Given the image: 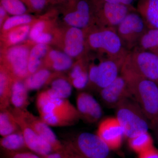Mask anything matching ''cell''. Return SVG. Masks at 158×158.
I'll list each match as a JSON object with an SVG mask.
<instances>
[{"label":"cell","instance_id":"obj_1","mask_svg":"<svg viewBox=\"0 0 158 158\" xmlns=\"http://www.w3.org/2000/svg\"><path fill=\"white\" fill-rule=\"evenodd\" d=\"M36 106L40 117L49 126L62 127L75 124L81 119L77 107L50 88L37 95Z\"/></svg>","mask_w":158,"mask_h":158},{"label":"cell","instance_id":"obj_2","mask_svg":"<svg viewBox=\"0 0 158 158\" xmlns=\"http://www.w3.org/2000/svg\"><path fill=\"white\" fill-rule=\"evenodd\" d=\"M85 31L89 52L108 59L124 61L129 52L123 44L116 29L94 25Z\"/></svg>","mask_w":158,"mask_h":158},{"label":"cell","instance_id":"obj_3","mask_svg":"<svg viewBox=\"0 0 158 158\" xmlns=\"http://www.w3.org/2000/svg\"><path fill=\"white\" fill-rule=\"evenodd\" d=\"M132 97L139 105L150 123L158 119V85L156 82L121 70Z\"/></svg>","mask_w":158,"mask_h":158},{"label":"cell","instance_id":"obj_4","mask_svg":"<svg viewBox=\"0 0 158 158\" xmlns=\"http://www.w3.org/2000/svg\"><path fill=\"white\" fill-rule=\"evenodd\" d=\"M54 6L60 24L84 30L95 25L94 0H70Z\"/></svg>","mask_w":158,"mask_h":158},{"label":"cell","instance_id":"obj_5","mask_svg":"<svg viewBox=\"0 0 158 158\" xmlns=\"http://www.w3.org/2000/svg\"><path fill=\"white\" fill-rule=\"evenodd\" d=\"M51 46L75 60L87 57L89 52L85 30L60 24L55 31Z\"/></svg>","mask_w":158,"mask_h":158},{"label":"cell","instance_id":"obj_6","mask_svg":"<svg viewBox=\"0 0 158 158\" xmlns=\"http://www.w3.org/2000/svg\"><path fill=\"white\" fill-rule=\"evenodd\" d=\"M89 82L88 86L100 91L116 80L124 61L108 59L93 53L88 55Z\"/></svg>","mask_w":158,"mask_h":158},{"label":"cell","instance_id":"obj_7","mask_svg":"<svg viewBox=\"0 0 158 158\" xmlns=\"http://www.w3.org/2000/svg\"><path fill=\"white\" fill-rule=\"evenodd\" d=\"M131 98L125 99L116 109V117L128 139L148 132L151 126L138 103Z\"/></svg>","mask_w":158,"mask_h":158},{"label":"cell","instance_id":"obj_8","mask_svg":"<svg viewBox=\"0 0 158 158\" xmlns=\"http://www.w3.org/2000/svg\"><path fill=\"white\" fill-rule=\"evenodd\" d=\"M34 44L28 39L20 44L0 49V65L9 72L14 80L24 81L29 76V55Z\"/></svg>","mask_w":158,"mask_h":158},{"label":"cell","instance_id":"obj_9","mask_svg":"<svg viewBox=\"0 0 158 158\" xmlns=\"http://www.w3.org/2000/svg\"><path fill=\"white\" fill-rule=\"evenodd\" d=\"M121 70L151 80L158 85V55L148 51L133 50L126 57Z\"/></svg>","mask_w":158,"mask_h":158},{"label":"cell","instance_id":"obj_10","mask_svg":"<svg viewBox=\"0 0 158 158\" xmlns=\"http://www.w3.org/2000/svg\"><path fill=\"white\" fill-rule=\"evenodd\" d=\"M63 144L82 158H112L111 149L97 134L81 133Z\"/></svg>","mask_w":158,"mask_h":158},{"label":"cell","instance_id":"obj_11","mask_svg":"<svg viewBox=\"0 0 158 158\" xmlns=\"http://www.w3.org/2000/svg\"><path fill=\"white\" fill-rule=\"evenodd\" d=\"M94 1L95 25L100 27L116 29L127 15L135 10L132 6L106 2L100 0Z\"/></svg>","mask_w":158,"mask_h":158},{"label":"cell","instance_id":"obj_12","mask_svg":"<svg viewBox=\"0 0 158 158\" xmlns=\"http://www.w3.org/2000/svg\"><path fill=\"white\" fill-rule=\"evenodd\" d=\"M148 29L141 15L137 10H134L127 15L116 30L124 47L131 52L135 48Z\"/></svg>","mask_w":158,"mask_h":158},{"label":"cell","instance_id":"obj_13","mask_svg":"<svg viewBox=\"0 0 158 158\" xmlns=\"http://www.w3.org/2000/svg\"><path fill=\"white\" fill-rule=\"evenodd\" d=\"M11 110L19 115L30 127L47 141L50 144L54 152L64 149L63 144L58 140L49 126L43 121L40 117L34 116L26 109L14 108Z\"/></svg>","mask_w":158,"mask_h":158},{"label":"cell","instance_id":"obj_14","mask_svg":"<svg viewBox=\"0 0 158 158\" xmlns=\"http://www.w3.org/2000/svg\"><path fill=\"white\" fill-rule=\"evenodd\" d=\"M100 95L102 102L111 109H116L125 99L132 97L125 79L121 74L110 85L102 89Z\"/></svg>","mask_w":158,"mask_h":158},{"label":"cell","instance_id":"obj_15","mask_svg":"<svg viewBox=\"0 0 158 158\" xmlns=\"http://www.w3.org/2000/svg\"><path fill=\"white\" fill-rule=\"evenodd\" d=\"M97 135L111 150L118 149L121 147L123 137V129L116 117H108L99 124Z\"/></svg>","mask_w":158,"mask_h":158},{"label":"cell","instance_id":"obj_16","mask_svg":"<svg viewBox=\"0 0 158 158\" xmlns=\"http://www.w3.org/2000/svg\"><path fill=\"white\" fill-rule=\"evenodd\" d=\"M11 111L20 129L29 149L40 156H47L54 152L47 141L34 131L17 113L11 110Z\"/></svg>","mask_w":158,"mask_h":158},{"label":"cell","instance_id":"obj_17","mask_svg":"<svg viewBox=\"0 0 158 158\" xmlns=\"http://www.w3.org/2000/svg\"><path fill=\"white\" fill-rule=\"evenodd\" d=\"M77 109L81 119L89 123H95L102 117L100 105L94 97L86 92H80L76 98Z\"/></svg>","mask_w":158,"mask_h":158},{"label":"cell","instance_id":"obj_18","mask_svg":"<svg viewBox=\"0 0 158 158\" xmlns=\"http://www.w3.org/2000/svg\"><path fill=\"white\" fill-rule=\"evenodd\" d=\"M75 61L62 51L52 47L44 59V68L62 73L70 70Z\"/></svg>","mask_w":158,"mask_h":158},{"label":"cell","instance_id":"obj_19","mask_svg":"<svg viewBox=\"0 0 158 158\" xmlns=\"http://www.w3.org/2000/svg\"><path fill=\"white\" fill-rule=\"evenodd\" d=\"M69 71L67 78L73 87L78 90L87 87L89 82L88 55L85 58L76 60Z\"/></svg>","mask_w":158,"mask_h":158},{"label":"cell","instance_id":"obj_20","mask_svg":"<svg viewBox=\"0 0 158 158\" xmlns=\"http://www.w3.org/2000/svg\"><path fill=\"white\" fill-rule=\"evenodd\" d=\"M34 23L19 26L0 34V48H8L20 44L27 40Z\"/></svg>","mask_w":158,"mask_h":158},{"label":"cell","instance_id":"obj_21","mask_svg":"<svg viewBox=\"0 0 158 158\" xmlns=\"http://www.w3.org/2000/svg\"><path fill=\"white\" fill-rule=\"evenodd\" d=\"M137 11L148 29H158V0H139Z\"/></svg>","mask_w":158,"mask_h":158},{"label":"cell","instance_id":"obj_22","mask_svg":"<svg viewBox=\"0 0 158 158\" xmlns=\"http://www.w3.org/2000/svg\"><path fill=\"white\" fill-rule=\"evenodd\" d=\"M58 73L48 69L43 68L29 75L24 82L28 90H38L46 85H49Z\"/></svg>","mask_w":158,"mask_h":158},{"label":"cell","instance_id":"obj_23","mask_svg":"<svg viewBox=\"0 0 158 158\" xmlns=\"http://www.w3.org/2000/svg\"><path fill=\"white\" fill-rule=\"evenodd\" d=\"M51 48V45L44 44H37L33 46L29 55V75L44 68V59Z\"/></svg>","mask_w":158,"mask_h":158},{"label":"cell","instance_id":"obj_24","mask_svg":"<svg viewBox=\"0 0 158 158\" xmlns=\"http://www.w3.org/2000/svg\"><path fill=\"white\" fill-rule=\"evenodd\" d=\"M14 79L7 69L0 65V109H9Z\"/></svg>","mask_w":158,"mask_h":158},{"label":"cell","instance_id":"obj_25","mask_svg":"<svg viewBox=\"0 0 158 158\" xmlns=\"http://www.w3.org/2000/svg\"><path fill=\"white\" fill-rule=\"evenodd\" d=\"M28 91L24 81L14 80L11 88L10 101L14 108L26 109L29 104Z\"/></svg>","mask_w":158,"mask_h":158},{"label":"cell","instance_id":"obj_26","mask_svg":"<svg viewBox=\"0 0 158 158\" xmlns=\"http://www.w3.org/2000/svg\"><path fill=\"white\" fill-rule=\"evenodd\" d=\"M0 144L2 149L9 151H23L28 149L21 131L2 137Z\"/></svg>","mask_w":158,"mask_h":158},{"label":"cell","instance_id":"obj_27","mask_svg":"<svg viewBox=\"0 0 158 158\" xmlns=\"http://www.w3.org/2000/svg\"><path fill=\"white\" fill-rule=\"evenodd\" d=\"M135 49L148 51L158 55V29H148Z\"/></svg>","mask_w":158,"mask_h":158},{"label":"cell","instance_id":"obj_28","mask_svg":"<svg viewBox=\"0 0 158 158\" xmlns=\"http://www.w3.org/2000/svg\"><path fill=\"white\" fill-rule=\"evenodd\" d=\"M20 129L14 116L9 109L1 110L0 113V135L4 137L13 133L20 131Z\"/></svg>","mask_w":158,"mask_h":158},{"label":"cell","instance_id":"obj_29","mask_svg":"<svg viewBox=\"0 0 158 158\" xmlns=\"http://www.w3.org/2000/svg\"><path fill=\"white\" fill-rule=\"evenodd\" d=\"M49 85L50 86V89L62 98H68L72 92V85L68 78L64 76L61 73L57 74Z\"/></svg>","mask_w":158,"mask_h":158},{"label":"cell","instance_id":"obj_30","mask_svg":"<svg viewBox=\"0 0 158 158\" xmlns=\"http://www.w3.org/2000/svg\"><path fill=\"white\" fill-rule=\"evenodd\" d=\"M39 15L31 13L12 15L7 19L0 28V34H3L16 27L32 24L37 21Z\"/></svg>","mask_w":158,"mask_h":158},{"label":"cell","instance_id":"obj_31","mask_svg":"<svg viewBox=\"0 0 158 158\" xmlns=\"http://www.w3.org/2000/svg\"><path fill=\"white\" fill-rule=\"evenodd\" d=\"M129 145L133 151L139 154L152 146V140L148 132L128 139Z\"/></svg>","mask_w":158,"mask_h":158},{"label":"cell","instance_id":"obj_32","mask_svg":"<svg viewBox=\"0 0 158 158\" xmlns=\"http://www.w3.org/2000/svg\"><path fill=\"white\" fill-rule=\"evenodd\" d=\"M30 13L41 15L45 13L51 7L50 0H21Z\"/></svg>","mask_w":158,"mask_h":158},{"label":"cell","instance_id":"obj_33","mask_svg":"<svg viewBox=\"0 0 158 158\" xmlns=\"http://www.w3.org/2000/svg\"><path fill=\"white\" fill-rule=\"evenodd\" d=\"M0 5L11 15L30 13L21 0H0Z\"/></svg>","mask_w":158,"mask_h":158},{"label":"cell","instance_id":"obj_34","mask_svg":"<svg viewBox=\"0 0 158 158\" xmlns=\"http://www.w3.org/2000/svg\"><path fill=\"white\" fill-rule=\"evenodd\" d=\"M64 146V149L62 151L54 152L48 155L40 157L41 158H82L70 148Z\"/></svg>","mask_w":158,"mask_h":158},{"label":"cell","instance_id":"obj_35","mask_svg":"<svg viewBox=\"0 0 158 158\" xmlns=\"http://www.w3.org/2000/svg\"><path fill=\"white\" fill-rule=\"evenodd\" d=\"M4 158H41L36 154L26 151L19 152L9 151L3 149Z\"/></svg>","mask_w":158,"mask_h":158},{"label":"cell","instance_id":"obj_36","mask_svg":"<svg viewBox=\"0 0 158 158\" xmlns=\"http://www.w3.org/2000/svg\"><path fill=\"white\" fill-rule=\"evenodd\" d=\"M138 155V158H158V151L153 146Z\"/></svg>","mask_w":158,"mask_h":158},{"label":"cell","instance_id":"obj_37","mask_svg":"<svg viewBox=\"0 0 158 158\" xmlns=\"http://www.w3.org/2000/svg\"><path fill=\"white\" fill-rule=\"evenodd\" d=\"M9 15L6 9L0 5V28L9 17Z\"/></svg>","mask_w":158,"mask_h":158},{"label":"cell","instance_id":"obj_38","mask_svg":"<svg viewBox=\"0 0 158 158\" xmlns=\"http://www.w3.org/2000/svg\"><path fill=\"white\" fill-rule=\"evenodd\" d=\"M106 2L113 4H122L129 6H132L135 0H100Z\"/></svg>","mask_w":158,"mask_h":158},{"label":"cell","instance_id":"obj_39","mask_svg":"<svg viewBox=\"0 0 158 158\" xmlns=\"http://www.w3.org/2000/svg\"><path fill=\"white\" fill-rule=\"evenodd\" d=\"M150 124V127H151L152 129L154 131L155 133V135L156 136L158 140V119L153 122Z\"/></svg>","mask_w":158,"mask_h":158},{"label":"cell","instance_id":"obj_40","mask_svg":"<svg viewBox=\"0 0 158 158\" xmlns=\"http://www.w3.org/2000/svg\"><path fill=\"white\" fill-rule=\"evenodd\" d=\"M70 0H50L52 6H56L68 2Z\"/></svg>","mask_w":158,"mask_h":158}]
</instances>
